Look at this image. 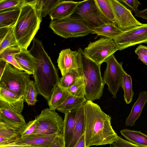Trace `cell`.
Segmentation results:
<instances>
[{
  "label": "cell",
  "instance_id": "cell-3",
  "mask_svg": "<svg viewBox=\"0 0 147 147\" xmlns=\"http://www.w3.org/2000/svg\"><path fill=\"white\" fill-rule=\"evenodd\" d=\"M40 0H26L13 27L18 47L27 49L40 28L42 20Z\"/></svg>",
  "mask_w": 147,
  "mask_h": 147
},
{
  "label": "cell",
  "instance_id": "cell-45",
  "mask_svg": "<svg viewBox=\"0 0 147 147\" xmlns=\"http://www.w3.org/2000/svg\"><path fill=\"white\" fill-rule=\"evenodd\" d=\"M8 63L5 60L0 59V77L2 75Z\"/></svg>",
  "mask_w": 147,
  "mask_h": 147
},
{
  "label": "cell",
  "instance_id": "cell-48",
  "mask_svg": "<svg viewBox=\"0 0 147 147\" xmlns=\"http://www.w3.org/2000/svg\"><path fill=\"white\" fill-rule=\"evenodd\" d=\"M31 147H42L41 146H32Z\"/></svg>",
  "mask_w": 147,
  "mask_h": 147
},
{
  "label": "cell",
  "instance_id": "cell-40",
  "mask_svg": "<svg viewBox=\"0 0 147 147\" xmlns=\"http://www.w3.org/2000/svg\"><path fill=\"white\" fill-rule=\"evenodd\" d=\"M111 144L117 147H141L124 140L118 136Z\"/></svg>",
  "mask_w": 147,
  "mask_h": 147
},
{
  "label": "cell",
  "instance_id": "cell-4",
  "mask_svg": "<svg viewBox=\"0 0 147 147\" xmlns=\"http://www.w3.org/2000/svg\"><path fill=\"white\" fill-rule=\"evenodd\" d=\"M78 50L82 59L85 97L87 101L93 102L101 98L105 84L101 75V65L88 57L82 49L79 48Z\"/></svg>",
  "mask_w": 147,
  "mask_h": 147
},
{
  "label": "cell",
  "instance_id": "cell-41",
  "mask_svg": "<svg viewBox=\"0 0 147 147\" xmlns=\"http://www.w3.org/2000/svg\"><path fill=\"white\" fill-rule=\"evenodd\" d=\"M121 3L125 4L129 8L130 10L134 13L138 9L139 5L141 4L137 0H119Z\"/></svg>",
  "mask_w": 147,
  "mask_h": 147
},
{
  "label": "cell",
  "instance_id": "cell-25",
  "mask_svg": "<svg viewBox=\"0 0 147 147\" xmlns=\"http://www.w3.org/2000/svg\"><path fill=\"white\" fill-rule=\"evenodd\" d=\"M69 94L66 90L62 88L58 84L47 101L49 109L53 111L57 110L64 102Z\"/></svg>",
  "mask_w": 147,
  "mask_h": 147
},
{
  "label": "cell",
  "instance_id": "cell-43",
  "mask_svg": "<svg viewBox=\"0 0 147 147\" xmlns=\"http://www.w3.org/2000/svg\"><path fill=\"white\" fill-rule=\"evenodd\" d=\"M11 27H7L0 28V42L3 40Z\"/></svg>",
  "mask_w": 147,
  "mask_h": 147
},
{
  "label": "cell",
  "instance_id": "cell-27",
  "mask_svg": "<svg viewBox=\"0 0 147 147\" xmlns=\"http://www.w3.org/2000/svg\"><path fill=\"white\" fill-rule=\"evenodd\" d=\"M82 69H71L59 79L58 84L65 90L73 85L83 77Z\"/></svg>",
  "mask_w": 147,
  "mask_h": 147
},
{
  "label": "cell",
  "instance_id": "cell-6",
  "mask_svg": "<svg viewBox=\"0 0 147 147\" xmlns=\"http://www.w3.org/2000/svg\"><path fill=\"white\" fill-rule=\"evenodd\" d=\"M35 119L36 126L32 135H63L64 120L55 111L48 108L44 109Z\"/></svg>",
  "mask_w": 147,
  "mask_h": 147
},
{
  "label": "cell",
  "instance_id": "cell-42",
  "mask_svg": "<svg viewBox=\"0 0 147 147\" xmlns=\"http://www.w3.org/2000/svg\"><path fill=\"white\" fill-rule=\"evenodd\" d=\"M135 13V16L141 18L147 21V8L142 11L138 9Z\"/></svg>",
  "mask_w": 147,
  "mask_h": 147
},
{
  "label": "cell",
  "instance_id": "cell-44",
  "mask_svg": "<svg viewBox=\"0 0 147 147\" xmlns=\"http://www.w3.org/2000/svg\"><path fill=\"white\" fill-rule=\"evenodd\" d=\"M74 147H86L84 133L83 134Z\"/></svg>",
  "mask_w": 147,
  "mask_h": 147
},
{
  "label": "cell",
  "instance_id": "cell-5",
  "mask_svg": "<svg viewBox=\"0 0 147 147\" xmlns=\"http://www.w3.org/2000/svg\"><path fill=\"white\" fill-rule=\"evenodd\" d=\"M49 27L56 34L65 38L84 37L91 34L93 28L83 19L73 16L51 20Z\"/></svg>",
  "mask_w": 147,
  "mask_h": 147
},
{
  "label": "cell",
  "instance_id": "cell-39",
  "mask_svg": "<svg viewBox=\"0 0 147 147\" xmlns=\"http://www.w3.org/2000/svg\"><path fill=\"white\" fill-rule=\"evenodd\" d=\"M135 52L138 56V59L147 65V47L140 45L136 48Z\"/></svg>",
  "mask_w": 147,
  "mask_h": 147
},
{
  "label": "cell",
  "instance_id": "cell-32",
  "mask_svg": "<svg viewBox=\"0 0 147 147\" xmlns=\"http://www.w3.org/2000/svg\"><path fill=\"white\" fill-rule=\"evenodd\" d=\"M13 27L10 28L3 40L0 42V54L9 47H18Z\"/></svg>",
  "mask_w": 147,
  "mask_h": 147
},
{
  "label": "cell",
  "instance_id": "cell-30",
  "mask_svg": "<svg viewBox=\"0 0 147 147\" xmlns=\"http://www.w3.org/2000/svg\"><path fill=\"white\" fill-rule=\"evenodd\" d=\"M38 93L34 82L30 80L26 84L25 88L24 101L29 105H34L37 101Z\"/></svg>",
  "mask_w": 147,
  "mask_h": 147
},
{
  "label": "cell",
  "instance_id": "cell-38",
  "mask_svg": "<svg viewBox=\"0 0 147 147\" xmlns=\"http://www.w3.org/2000/svg\"><path fill=\"white\" fill-rule=\"evenodd\" d=\"M36 119L29 121L23 127L21 133V138H22L32 135L36 128Z\"/></svg>",
  "mask_w": 147,
  "mask_h": 147
},
{
  "label": "cell",
  "instance_id": "cell-28",
  "mask_svg": "<svg viewBox=\"0 0 147 147\" xmlns=\"http://www.w3.org/2000/svg\"><path fill=\"white\" fill-rule=\"evenodd\" d=\"M121 87L124 91V100L127 104L131 102L134 92L132 87V80L131 77L125 71H124L121 81Z\"/></svg>",
  "mask_w": 147,
  "mask_h": 147
},
{
  "label": "cell",
  "instance_id": "cell-35",
  "mask_svg": "<svg viewBox=\"0 0 147 147\" xmlns=\"http://www.w3.org/2000/svg\"><path fill=\"white\" fill-rule=\"evenodd\" d=\"M26 2V0H0V11L21 8Z\"/></svg>",
  "mask_w": 147,
  "mask_h": 147
},
{
  "label": "cell",
  "instance_id": "cell-15",
  "mask_svg": "<svg viewBox=\"0 0 147 147\" xmlns=\"http://www.w3.org/2000/svg\"><path fill=\"white\" fill-rule=\"evenodd\" d=\"M82 1L61 0L49 13L51 20L63 19L71 17Z\"/></svg>",
  "mask_w": 147,
  "mask_h": 147
},
{
  "label": "cell",
  "instance_id": "cell-19",
  "mask_svg": "<svg viewBox=\"0 0 147 147\" xmlns=\"http://www.w3.org/2000/svg\"><path fill=\"white\" fill-rule=\"evenodd\" d=\"M147 103V92H140L136 101L133 105L131 112L125 121V125L130 126L135 125L136 121L140 117L142 110Z\"/></svg>",
  "mask_w": 147,
  "mask_h": 147
},
{
  "label": "cell",
  "instance_id": "cell-31",
  "mask_svg": "<svg viewBox=\"0 0 147 147\" xmlns=\"http://www.w3.org/2000/svg\"><path fill=\"white\" fill-rule=\"evenodd\" d=\"M102 15L109 22L114 23V17L109 0H94Z\"/></svg>",
  "mask_w": 147,
  "mask_h": 147
},
{
  "label": "cell",
  "instance_id": "cell-37",
  "mask_svg": "<svg viewBox=\"0 0 147 147\" xmlns=\"http://www.w3.org/2000/svg\"><path fill=\"white\" fill-rule=\"evenodd\" d=\"M61 1L57 0H40L41 6L42 16L45 17Z\"/></svg>",
  "mask_w": 147,
  "mask_h": 147
},
{
  "label": "cell",
  "instance_id": "cell-21",
  "mask_svg": "<svg viewBox=\"0 0 147 147\" xmlns=\"http://www.w3.org/2000/svg\"><path fill=\"white\" fill-rule=\"evenodd\" d=\"M123 32L119 28L115 23L109 22L105 23L94 28L91 34L115 40Z\"/></svg>",
  "mask_w": 147,
  "mask_h": 147
},
{
  "label": "cell",
  "instance_id": "cell-29",
  "mask_svg": "<svg viewBox=\"0 0 147 147\" xmlns=\"http://www.w3.org/2000/svg\"><path fill=\"white\" fill-rule=\"evenodd\" d=\"M21 49L18 47H12L5 49L0 54V59H3L13 67L23 71V69L18 64L15 58V56L19 53Z\"/></svg>",
  "mask_w": 147,
  "mask_h": 147
},
{
  "label": "cell",
  "instance_id": "cell-13",
  "mask_svg": "<svg viewBox=\"0 0 147 147\" xmlns=\"http://www.w3.org/2000/svg\"><path fill=\"white\" fill-rule=\"evenodd\" d=\"M57 63L62 76L71 69H82L81 56L78 50L73 51L67 48L61 50Z\"/></svg>",
  "mask_w": 147,
  "mask_h": 147
},
{
  "label": "cell",
  "instance_id": "cell-1",
  "mask_svg": "<svg viewBox=\"0 0 147 147\" xmlns=\"http://www.w3.org/2000/svg\"><path fill=\"white\" fill-rule=\"evenodd\" d=\"M86 147L111 144L117 135L111 125V117L97 104L87 101L83 105Z\"/></svg>",
  "mask_w": 147,
  "mask_h": 147
},
{
  "label": "cell",
  "instance_id": "cell-46",
  "mask_svg": "<svg viewBox=\"0 0 147 147\" xmlns=\"http://www.w3.org/2000/svg\"><path fill=\"white\" fill-rule=\"evenodd\" d=\"M0 147H31L30 146L26 145H6L0 146Z\"/></svg>",
  "mask_w": 147,
  "mask_h": 147
},
{
  "label": "cell",
  "instance_id": "cell-2",
  "mask_svg": "<svg viewBox=\"0 0 147 147\" xmlns=\"http://www.w3.org/2000/svg\"><path fill=\"white\" fill-rule=\"evenodd\" d=\"M32 41V45L29 51L35 60L33 74L35 84L38 93L48 101L58 84L59 78L58 71L45 50L42 42L36 38Z\"/></svg>",
  "mask_w": 147,
  "mask_h": 147
},
{
  "label": "cell",
  "instance_id": "cell-47",
  "mask_svg": "<svg viewBox=\"0 0 147 147\" xmlns=\"http://www.w3.org/2000/svg\"><path fill=\"white\" fill-rule=\"evenodd\" d=\"M64 141H63L59 143L53 147H64Z\"/></svg>",
  "mask_w": 147,
  "mask_h": 147
},
{
  "label": "cell",
  "instance_id": "cell-33",
  "mask_svg": "<svg viewBox=\"0 0 147 147\" xmlns=\"http://www.w3.org/2000/svg\"><path fill=\"white\" fill-rule=\"evenodd\" d=\"M66 90L71 95L78 97H85V84L83 76L76 83Z\"/></svg>",
  "mask_w": 147,
  "mask_h": 147
},
{
  "label": "cell",
  "instance_id": "cell-7",
  "mask_svg": "<svg viewBox=\"0 0 147 147\" xmlns=\"http://www.w3.org/2000/svg\"><path fill=\"white\" fill-rule=\"evenodd\" d=\"M30 80L29 75L8 63L0 77V87L7 89L20 97L24 95L25 86Z\"/></svg>",
  "mask_w": 147,
  "mask_h": 147
},
{
  "label": "cell",
  "instance_id": "cell-49",
  "mask_svg": "<svg viewBox=\"0 0 147 147\" xmlns=\"http://www.w3.org/2000/svg\"><path fill=\"white\" fill-rule=\"evenodd\" d=\"M110 147H117L112 145V146L111 145Z\"/></svg>",
  "mask_w": 147,
  "mask_h": 147
},
{
  "label": "cell",
  "instance_id": "cell-8",
  "mask_svg": "<svg viewBox=\"0 0 147 147\" xmlns=\"http://www.w3.org/2000/svg\"><path fill=\"white\" fill-rule=\"evenodd\" d=\"M118 50L114 40L104 37L90 42L83 51L90 59L101 65Z\"/></svg>",
  "mask_w": 147,
  "mask_h": 147
},
{
  "label": "cell",
  "instance_id": "cell-11",
  "mask_svg": "<svg viewBox=\"0 0 147 147\" xmlns=\"http://www.w3.org/2000/svg\"><path fill=\"white\" fill-rule=\"evenodd\" d=\"M71 16L83 19L93 28L109 23L100 12L94 0L82 1Z\"/></svg>",
  "mask_w": 147,
  "mask_h": 147
},
{
  "label": "cell",
  "instance_id": "cell-23",
  "mask_svg": "<svg viewBox=\"0 0 147 147\" xmlns=\"http://www.w3.org/2000/svg\"><path fill=\"white\" fill-rule=\"evenodd\" d=\"M121 134L130 142L141 147H147V135L140 131L124 129Z\"/></svg>",
  "mask_w": 147,
  "mask_h": 147
},
{
  "label": "cell",
  "instance_id": "cell-36",
  "mask_svg": "<svg viewBox=\"0 0 147 147\" xmlns=\"http://www.w3.org/2000/svg\"><path fill=\"white\" fill-rule=\"evenodd\" d=\"M24 97L15 102H7L0 100V107L6 108L21 113L24 108Z\"/></svg>",
  "mask_w": 147,
  "mask_h": 147
},
{
  "label": "cell",
  "instance_id": "cell-22",
  "mask_svg": "<svg viewBox=\"0 0 147 147\" xmlns=\"http://www.w3.org/2000/svg\"><path fill=\"white\" fill-rule=\"evenodd\" d=\"M87 101L84 97H76L69 94L66 100L57 109L65 113L78 109Z\"/></svg>",
  "mask_w": 147,
  "mask_h": 147
},
{
  "label": "cell",
  "instance_id": "cell-9",
  "mask_svg": "<svg viewBox=\"0 0 147 147\" xmlns=\"http://www.w3.org/2000/svg\"><path fill=\"white\" fill-rule=\"evenodd\" d=\"M107 66L102 78L105 84L114 98H116L119 88L121 87L123 74L125 71L122 62L119 63L114 54L106 60Z\"/></svg>",
  "mask_w": 147,
  "mask_h": 147
},
{
  "label": "cell",
  "instance_id": "cell-12",
  "mask_svg": "<svg viewBox=\"0 0 147 147\" xmlns=\"http://www.w3.org/2000/svg\"><path fill=\"white\" fill-rule=\"evenodd\" d=\"M118 50L142 43H147V24L123 31L114 40Z\"/></svg>",
  "mask_w": 147,
  "mask_h": 147
},
{
  "label": "cell",
  "instance_id": "cell-14",
  "mask_svg": "<svg viewBox=\"0 0 147 147\" xmlns=\"http://www.w3.org/2000/svg\"><path fill=\"white\" fill-rule=\"evenodd\" d=\"M63 141L64 140L62 135H32L22 138L19 140L7 145H26L30 146L31 147H53Z\"/></svg>",
  "mask_w": 147,
  "mask_h": 147
},
{
  "label": "cell",
  "instance_id": "cell-24",
  "mask_svg": "<svg viewBox=\"0 0 147 147\" xmlns=\"http://www.w3.org/2000/svg\"><path fill=\"white\" fill-rule=\"evenodd\" d=\"M21 8L0 11V28L14 27L19 16Z\"/></svg>",
  "mask_w": 147,
  "mask_h": 147
},
{
  "label": "cell",
  "instance_id": "cell-34",
  "mask_svg": "<svg viewBox=\"0 0 147 147\" xmlns=\"http://www.w3.org/2000/svg\"><path fill=\"white\" fill-rule=\"evenodd\" d=\"M24 96H19L14 92L5 88L0 87V100L7 102H15L20 100Z\"/></svg>",
  "mask_w": 147,
  "mask_h": 147
},
{
  "label": "cell",
  "instance_id": "cell-17",
  "mask_svg": "<svg viewBox=\"0 0 147 147\" xmlns=\"http://www.w3.org/2000/svg\"><path fill=\"white\" fill-rule=\"evenodd\" d=\"M84 115L83 105L77 110L75 126L72 134L64 147H74L84 133Z\"/></svg>",
  "mask_w": 147,
  "mask_h": 147
},
{
  "label": "cell",
  "instance_id": "cell-16",
  "mask_svg": "<svg viewBox=\"0 0 147 147\" xmlns=\"http://www.w3.org/2000/svg\"><path fill=\"white\" fill-rule=\"evenodd\" d=\"M24 126L15 127L0 121V146L8 144L20 140Z\"/></svg>",
  "mask_w": 147,
  "mask_h": 147
},
{
  "label": "cell",
  "instance_id": "cell-26",
  "mask_svg": "<svg viewBox=\"0 0 147 147\" xmlns=\"http://www.w3.org/2000/svg\"><path fill=\"white\" fill-rule=\"evenodd\" d=\"M78 110L65 114L63 134L64 145L71 138L74 131L76 121Z\"/></svg>",
  "mask_w": 147,
  "mask_h": 147
},
{
  "label": "cell",
  "instance_id": "cell-18",
  "mask_svg": "<svg viewBox=\"0 0 147 147\" xmlns=\"http://www.w3.org/2000/svg\"><path fill=\"white\" fill-rule=\"evenodd\" d=\"M0 121L19 127L24 126L26 123L21 113L2 107H0Z\"/></svg>",
  "mask_w": 147,
  "mask_h": 147
},
{
  "label": "cell",
  "instance_id": "cell-20",
  "mask_svg": "<svg viewBox=\"0 0 147 147\" xmlns=\"http://www.w3.org/2000/svg\"><path fill=\"white\" fill-rule=\"evenodd\" d=\"M15 58L23 71L29 75L33 74L35 68V60L29 51L25 49L15 56Z\"/></svg>",
  "mask_w": 147,
  "mask_h": 147
},
{
  "label": "cell",
  "instance_id": "cell-10",
  "mask_svg": "<svg viewBox=\"0 0 147 147\" xmlns=\"http://www.w3.org/2000/svg\"><path fill=\"white\" fill-rule=\"evenodd\" d=\"M109 1L113 12L114 23L121 30L128 31L142 24L134 17L131 11L119 0Z\"/></svg>",
  "mask_w": 147,
  "mask_h": 147
}]
</instances>
